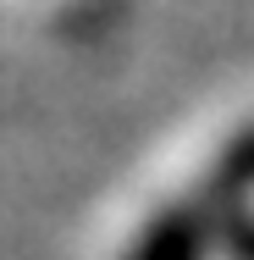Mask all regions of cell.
I'll return each mask as SVG.
<instances>
[{
	"label": "cell",
	"mask_w": 254,
	"mask_h": 260,
	"mask_svg": "<svg viewBox=\"0 0 254 260\" xmlns=\"http://www.w3.org/2000/svg\"><path fill=\"white\" fill-rule=\"evenodd\" d=\"M254 210V122L238 127L199 177L155 205L138 233L127 238L122 260H221L232 227Z\"/></svg>",
	"instance_id": "1"
},
{
	"label": "cell",
	"mask_w": 254,
	"mask_h": 260,
	"mask_svg": "<svg viewBox=\"0 0 254 260\" xmlns=\"http://www.w3.org/2000/svg\"><path fill=\"white\" fill-rule=\"evenodd\" d=\"M221 260H254V210L238 221V227H232V238H227Z\"/></svg>",
	"instance_id": "2"
}]
</instances>
